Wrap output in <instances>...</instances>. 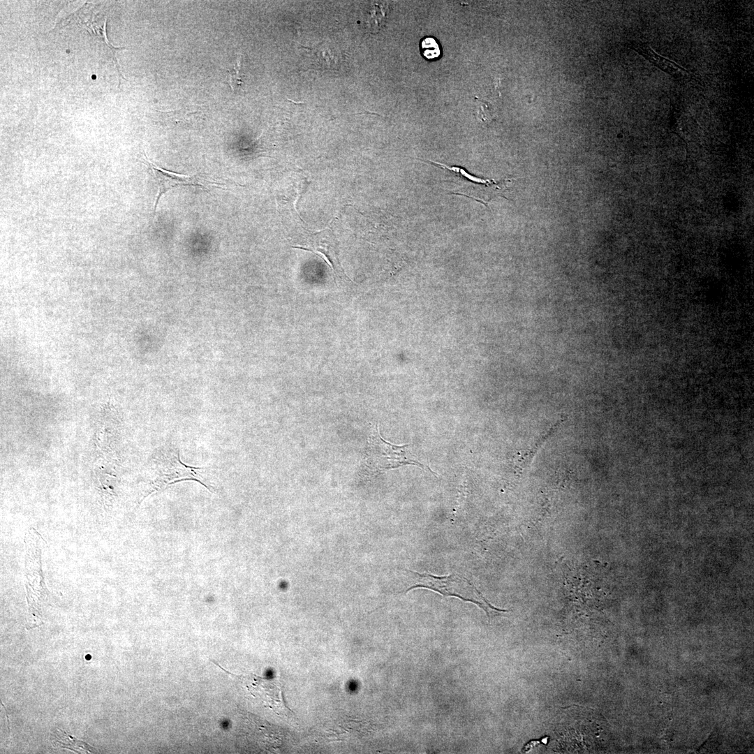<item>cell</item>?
Masks as SVG:
<instances>
[{"label": "cell", "mask_w": 754, "mask_h": 754, "mask_svg": "<svg viewBox=\"0 0 754 754\" xmlns=\"http://www.w3.org/2000/svg\"><path fill=\"white\" fill-rule=\"evenodd\" d=\"M408 571L410 579L407 592L414 589L424 588L445 596L459 598L463 601L477 605L485 612L489 619L499 612H508L491 605L472 582L460 575L436 576L429 573Z\"/></svg>", "instance_id": "6da1fadb"}, {"label": "cell", "mask_w": 754, "mask_h": 754, "mask_svg": "<svg viewBox=\"0 0 754 754\" xmlns=\"http://www.w3.org/2000/svg\"><path fill=\"white\" fill-rule=\"evenodd\" d=\"M366 465L370 470L380 471L395 468L407 464L425 468L411 453L408 445H395L384 441L378 429L369 438L365 457Z\"/></svg>", "instance_id": "7a4b0ae2"}, {"label": "cell", "mask_w": 754, "mask_h": 754, "mask_svg": "<svg viewBox=\"0 0 754 754\" xmlns=\"http://www.w3.org/2000/svg\"><path fill=\"white\" fill-rule=\"evenodd\" d=\"M211 661L232 677L239 679L263 706L269 708L279 716H286L290 711L285 704L283 691L278 680L263 678L253 674L236 675L226 670L216 661Z\"/></svg>", "instance_id": "3957f363"}, {"label": "cell", "mask_w": 754, "mask_h": 754, "mask_svg": "<svg viewBox=\"0 0 754 754\" xmlns=\"http://www.w3.org/2000/svg\"><path fill=\"white\" fill-rule=\"evenodd\" d=\"M204 468L194 467L184 464L179 457V454L172 455L170 460L167 462L162 468L158 478L156 479L155 489H163L172 483L193 480L204 485L202 480V471Z\"/></svg>", "instance_id": "277c9868"}, {"label": "cell", "mask_w": 754, "mask_h": 754, "mask_svg": "<svg viewBox=\"0 0 754 754\" xmlns=\"http://www.w3.org/2000/svg\"><path fill=\"white\" fill-rule=\"evenodd\" d=\"M145 156L147 161H144V163L149 165L153 170L158 188L154 205V212L156 211L161 196L168 191L177 186H202V184L197 179L196 177L179 175L164 170L148 161L147 156L145 154Z\"/></svg>", "instance_id": "5b68a950"}, {"label": "cell", "mask_w": 754, "mask_h": 754, "mask_svg": "<svg viewBox=\"0 0 754 754\" xmlns=\"http://www.w3.org/2000/svg\"><path fill=\"white\" fill-rule=\"evenodd\" d=\"M629 46L644 57L653 65L663 71L670 75L674 78L679 80H686L690 77L688 71L674 61L663 57L655 52L646 43L641 42H633Z\"/></svg>", "instance_id": "8992f818"}, {"label": "cell", "mask_w": 754, "mask_h": 754, "mask_svg": "<svg viewBox=\"0 0 754 754\" xmlns=\"http://www.w3.org/2000/svg\"><path fill=\"white\" fill-rule=\"evenodd\" d=\"M51 743L54 748H63L77 753H96V749L87 743L77 739L71 734L57 729L50 736Z\"/></svg>", "instance_id": "52a82bcc"}, {"label": "cell", "mask_w": 754, "mask_h": 754, "mask_svg": "<svg viewBox=\"0 0 754 754\" xmlns=\"http://www.w3.org/2000/svg\"><path fill=\"white\" fill-rule=\"evenodd\" d=\"M388 13L389 7L386 2H372L365 10V27L372 33L379 31L385 25Z\"/></svg>", "instance_id": "ba28073f"}, {"label": "cell", "mask_w": 754, "mask_h": 754, "mask_svg": "<svg viewBox=\"0 0 754 754\" xmlns=\"http://www.w3.org/2000/svg\"><path fill=\"white\" fill-rule=\"evenodd\" d=\"M416 158L418 159V160L419 159L422 160V161H424L425 162H429V163H432L434 165H436V166H437L438 168L445 169V170H448L449 171L457 174V175L463 177L464 179H466V180H468V181H469L471 182L475 183L477 184L483 185V186H498V184L501 183L500 182H496V181H495L494 179H482V178H480V177H478L473 176L471 174H470L469 172H468L465 169L457 167V166H449V165H447L445 164H443V163H439V162H436V161H431V160L422 159V158Z\"/></svg>", "instance_id": "9c48e42d"}, {"label": "cell", "mask_w": 754, "mask_h": 754, "mask_svg": "<svg viewBox=\"0 0 754 754\" xmlns=\"http://www.w3.org/2000/svg\"><path fill=\"white\" fill-rule=\"evenodd\" d=\"M420 50L422 57L429 61L438 59L442 53L438 41L432 36L422 38Z\"/></svg>", "instance_id": "30bf717a"}, {"label": "cell", "mask_w": 754, "mask_h": 754, "mask_svg": "<svg viewBox=\"0 0 754 754\" xmlns=\"http://www.w3.org/2000/svg\"><path fill=\"white\" fill-rule=\"evenodd\" d=\"M239 67L240 59L239 58V59L237 60V64L234 69L232 71H228V73H229V84L233 91H235V89H237L242 83V80L239 77Z\"/></svg>", "instance_id": "8fae6325"}, {"label": "cell", "mask_w": 754, "mask_h": 754, "mask_svg": "<svg viewBox=\"0 0 754 754\" xmlns=\"http://www.w3.org/2000/svg\"><path fill=\"white\" fill-rule=\"evenodd\" d=\"M478 100L480 102V108L478 112V117L481 119L482 121L486 122L492 116V105L489 103L483 100Z\"/></svg>", "instance_id": "7c38bea8"}]
</instances>
